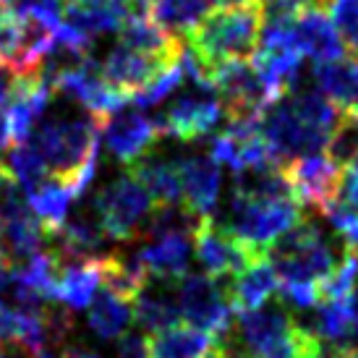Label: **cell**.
<instances>
[{
    "label": "cell",
    "instance_id": "31",
    "mask_svg": "<svg viewBox=\"0 0 358 358\" xmlns=\"http://www.w3.org/2000/svg\"><path fill=\"white\" fill-rule=\"evenodd\" d=\"M118 358H150V332L136 324L118 335Z\"/></svg>",
    "mask_w": 358,
    "mask_h": 358
},
{
    "label": "cell",
    "instance_id": "12",
    "mask_svg": "<svg viewBox=\"0 0 358 358\" xmlns=\"http://www.w3.org/2000/svg\"><path fill=\"white\" fill-rule=\"evenodd\" d=\"M282 170L296 196L303 201V207H314L319 212H324L329 201H335L343 186V173H345V168L338 165L327 152L290 159L288 165H282Z\"/></svg>",
    "mask_w": 358,
    "mask_h": 358
},
{
    "label": "cell",
    "instance_id": "19",
    "mask_svg": "<svg viewBox=\"0 0 358 358\" xmlns=\"http://www.w3.org/2000/svg\"><path fill=\"white\" fill-rule=\"evenodd\" d=\"M141 264L150 278L180 280L191 267L194 236H159L139 249Z\"/></svg>",
    "mask_w": 358,
    "mask_h": 358
},
{
    "label": "cell",
    "instance_id": "18",
    "mask_svg": "<svg viewBox=\"0 0 358 358\" xmlns=\"http://www.w3.org/2000/svg\"><path fill=\"white\" fill-rule=\"evenodd\" d=\"M230 290V301L236 311H249L262 303H267L275 293H280V278L275 267L269 264L267 254L251 259L243 269H238L233 278H225Z\"/></svg>",
    "mask_w": 358,
    "mask_h": 358
},
{
    "label": "cell",
    "instance_id": "16",
    "mask_svg": "<svg viewBox=\"0 0 358 358\" xmlns=\"http://www.w3.org/2000/svg\"><path fill=\"white\" fill-rule=\"evenodd\" d=\"M173 63H178V60L152 58V55L131 50V48L118 42L115 48H110L108 58L102 60L100 71L115 90H120L123 94H129L131 100H134L144 87H150L152 81L157 79L168 66H173Z\"/></svg>",
    "mask_w": 358,
    "mask_h": 358
},
{
    "label": "cell",
    "instance_id": "9",
    "mask_svg": "<svg viewBox=\"0 0 358 358\" xmlns=\"http://www.w3.org/2000/svg\"><path fill=\"white\" fill-rule=\"evenodd\" d=\"M178 301L183 319L215 338L225 335L233 324L236 306L230 301L225 278H212L207 272H186L178 280Z\"/></svg>",
    "mask_w": 358,
    "mask_h": 358
},
{
    "label": "cell",
    "instance_id": "34",
    "mask_svg": "<svg viewBox=\"0 0 358 358\" xmlns=\"http://www.w3.org/2000/svg\"><path fill=\"white\" fill-rule=\"evenodd\" d=\"M10 144V136H8V123H6V113H3V105H0V155L3 150Z\"/></svg>",
    "mask_w": 358,
    "mask_h": 358
},
{
    "label": "cell",
    "instance_id": "11",
    "mask_svg": "<svg viewBox=\"0 0 358 358\" xmlns=\"http://www.w3.org/2000/svg\"><path fill=\"white\" fill-rule=\"evenodd\" d=\"M126 105H120L118 110L102 118L100 136L113 157L120 159L123 165H131L144 157L152 147H157L162 136L157 134L152 118H147L139 108H126Z\"/></svg>",
    "mask_w": 358,
    "mask_h": 358
},
{
    "label": "cell",
    "instance_id": "3",
    "mask_svg": "<svg viewBox=\"0 0 358 358\" xmlns=\"http://www.w3.org/2000/svg\"><path fill=\"white\" fill-rule=\"evenodd\" d=\"M262 16H264V8L259 0L243 3V6L225 3L222 8L209 10L196 24V29L183 40L209 81L222 66H228L233 60H251L257 55Z\"/></svg>",
    "mask_w": 358,
    "mask_h": 358
},
{
    "label": "cell",
    "instance_id": "8",
    "mask_svg": "<svg viewBox=\"0 0 358 358\" xmlns=\"http://www.w3.org/2000/svg\"><path fill=\"white\" fill-rule=\"evenodd\" d=\"M212 84L217 90L220 108L225 120H259L272 100H278L280 92L264 79V73L251 60H233L228 66L215 71Z\"/></svg>",
    "mask_w": 358,
    "mask_h": 358
},
{
    "label": "cell",
    "instance_id": "40",
    "mask_svg": "<svg viewBox=\"0 0 358 358\" xmlns=\"http://www.w3.org/2000/svg\"><path fill=\"white\" fill-rule=\"evenodd\" d=\"M319 3H324V6H327V3H329V0H319Z\"/></svg>",
    "mask_w": 358,
    "mask_h": 358
},
{
    "label": "cell",
    "instance_id": "41",
    "mask_svg": "<svg viewBox=\"0 0 358 358\" xmlns=\"http://www.w3.org/2000/svg\"><path fill=\"white\" fill-rule=\"evenodd\" d=\"M308 358H324V356H308Z\"/></svg>",
    "mask_w": 358,
    "mask_h": 358
},
{
    "label": "cell",
    "instance_id": "7",
    "mask_svg": "<svg viewBox=\"0 0 358 358\" xmlns=\"http://www.w3.org/2000/svg\"><path fill=\"white\" fill-rule=\"evenodd\" d=\"M92 196L97 201L108 236L118 241H134L139 233H144L147 220L155 209L150 189L129 168Z\"/></svg>",
    "mask_w": 358,
    "mask_h": 358
},
{
    "label": "cell",
    "instance_id": "10",
    "mask_svg": "<svg viewBox=\"0 0 358 358\" xmlns=\"http://www.w3.org/2000/svg\"><path fill=\"white\" fill-rule=\"evenodd\" d=\"M194 254L199 259L201 269L212 278H233L251 259L262 257L267 251L251 249L249 243L236 238L222 222L215 217H204L194 233Z\"/></svg>",
    "mask_w": 358,
    "mask_h": 358
},
{
    "label": "cell",
    "instance_id": "22",
    "mask_svg": "<svg viewBox=\"0 0 358 358\" xmlns=\"http://www.w3.org/2000/svg\"><path fill=\"white\" fill-rule=\"evenodd\" d=\"M217 345V338L199 327L173 324L150 335V358H204Z\"/></svg>",
    "mask_w": 358,
    "mask_h": 358
},
{
    "label": "cell",
    "instance_id": "2",
    "mask_svg": "<svg viewBox=\"0 0 358 358\" xmlns=\"http://www.w3.org/2000/svg\"><path fill=\"white\" fill-rule=\"evenodd\" d=\"M97 115L87 113H63L50 110L27 136L34 150L40 152L45 168L52 178L63 180L76 196L90 191L97 168V144H100Z\"/></svg>",
    "mask_w": 358,
    "mask_h": 358
},
{
    "label": "cell",
    "instance_id": "36",
    "mask_svg": "<svg viewBox=\"0 0 358 358\" xmlns=\"http://www.w3.org/2000/svg\"><path fill=\"white\" fill-rule=\"evenodd\" d=\"M60 358H100L97 353H92V350H84V348H66L60 353Z\"/></svg>",
    "mask_w": 358,
    "mask_h": 358
},
{
    "label": "cell",
    "instance_id": "29",
    "mask_svg": "<svg viewBox=\"0 0 358 358\" xmlns=\"http://www.w3.org/2000/svg\"><path fill=\"white\" fill-rule=\"evenodd\" d=\"M327 8L345 45V52L358 60V0H329Z\"/></svg>",
    "mask_w": 358,
    "mask_h": 358
},
{
    "label": "cell",
    "instance_id": "17",
    "mask_svg": "<svg viewBox=\"0 0 358 358\" xmlns=\"http://www.w3.org/2000/svg\"><path fill=\"white\" fill-rule=\"evenodd\" d=\"M180 319L183 314H180L178 301V280L147 278V282L134 299V324H139L152 335V332L178 324Z\"/></svg>",
    "mask_w": 358,
    "mask_h": 358
},
{
    "label": "cell",
    "instance_id": "37",
    "mask_svg": "<svg viewBox=\"0 0 358 358\" xmlns=\"http://www.w3.org/2000/svg\"><path fill=\"white\" fill-rule=\"evenodd\" d=\"M332 358H358V348H356V345L340 348V350H335V356H332Z\"/></svg>",
    "mask_w": 358,
    "mask_h": 358
},
{
    "label": "cell",
    "instance_id": "21",
    "mask_svg": "<svg viewBox=\"0 0 358 358\" xmlns=\"http://www.w3.org/2000/svg\"><path fill=\"white\" fill-rule=\"evenodd\" d=\"M118 42L159 60H180L183 52V40L162 29L152 16H131L118 29Z\"/></svg>",
    "mask_w": 358,
    "mask_h": 358
},
{
    "label": "cell",
    "instance_id": "13",
    "mask_svg": "<svg viewBox=\"0 0 358 358\" xmlns=\"http://www.w3.org/2000/svg\"><path fill=\"white\" fill-rule=\"evenodd\" d=\"M293 37L299 42L301 52L314 63L345 55V45L340 40V31L329 16V8L319 0H308L293 16Z\"/></svg>",
    "mask_w": 358,
    "mask_h": 358
},
{
    "label": "cell",
    "instance_id": "25",
    "mask_svg": "<svg viewBox=\"0 0 358 358\" xmlns=\"http://www.w3.org/2000/svg\"><path fill=\"white\" fill-rule=\"evenodd\" d=\"M87 308H90V314H87L90 329L102 340L118 338L134 324V301L120 299V296H115L113 290L102 288V285Z\"/></svg>",
    "mask_w": 358,
    "mask_h": 358
},
{
    "label": "cell",
    "instance_id": "33",
    "mask_svg": "<svg viewBox=\"0 0 358 358\" xmlns=\"http://www.w3.org/2000/svg\"><path fill=\"white\" fill-rule=\"evenodd\" d=\"M19 73L6 66L3 60H0V105H6V100L10 97V92L16 90V84H19Z\"/></svg>",
    "mask_w": 358,
    "mask_h": 358
},
{
    "label": "cell",
    "instance_id": "4",
    "mask_svg": "<svg viewBox=\"0 0 358 358\" xmlns=\"http://www.w3.org/2000/svg\"><path fill=\"white\" fill-rule=\"evenodd\" d=\"M233 338L251 358H308L324 356L322 340L293 319L290 306L280 296L267 303L241 311L236 324H230Z\"/></svg>",
    "mask_w": 358,
    "mask_h": 358
},
{
    "label": "cell",
    "instance_id": "5",
    "mask_svg": "<svg viewBox=\"0 0 358 358\" xmlns=\"http://www.w3.org/2000/svg\"><path fill=\"white\" fill-rule=\"evenodd\" d=\"M183 79L186 84L180 81L178 90L173 92L168 100L152 108L155 113L150 118L162 139L173 136L178 141H196L207 136L222 115L217 90L212 81L189 73V71H183Z\"/></svg>",
    "mask_w": 358,
    "mask_h": 358
},
{
    "label": "cell",
    "instance_id": "14",
    "mask_svg": "<svg viewBox=\"0 0 358 358\" xmlns=\"http://www.w3.org/2000/svg\"><path fill=\"white\" fill-rule=\"evenodd\" d=\"M131 16H136L131 0H66L60 24L94 42L108 31H118Z\"/></svg>",
    "mask_w": 358,
    "mask_h": 358
},
{
    "label": "cell",
    "instance_id": "6",
    "mask_svg": "<svg viewBox=\"0 0 358 358\" xmlns=\"http://www.w3.org/2000/svg\"><path fill=\"white\" fill-rule=\"evenodd\" d=\"M303 217H306L303 215V201L299 196L257 199V196L233 194L222 225L236 238L249 243L251 249L267 251L272 241L280 238L285 230H290Z\"/></svg>",
    "mask_w": 358,
    "mask_h": 358
},
{
    "label": "cell",
    "instance_id": "38",
    "mask_svg": "<svg viewBox=\"0 0 358 358\" xmlns=\"http://www.w3.org/2000/svg\"><path fill=\"white\" fill-rule=\"evenodd\" d=\"M222 3H228V6H243V3H254V0H222Z\"/></svg>",
    "mask_w": 358,
    "mask_h": 358
},
{
    "label": "cell",
    "instance_id": "35",
    "mask_svg": "<svg viewBox=\"0 0 358 358\" xmlns=\"http://www.w3.org/2000/svg\"><path fill=\"white\" fill-rule=\"evenodd\" d=\"M262 6H280V8H301L308 0H259Z\"/></svg>",
    "mask_w": 358,
    "mask_h": 358
},
{
    "label": "cell",
    "instance_id": "39",
    "mask_svg": "<svg viewBox=\"0 0 358 358\" xmlns=\"http://www.w3.org/2000/svg\"><path fill=\"white\" fill-rule=\"evenodd\" d=\"M204 358H217V350H212V353H209V356H204Z\"/></svg>",
    "mask_w": 358,
    "mask_h": 358
},
{
    "label": "cell",
    "instance_id": "28",
    "mask_svg": "<svg viewBox=\"0 0 358 358\" xmlns=\"http://www.w3.org/2000/svg\"><path fill=\"white\" fill-rule=\"evenodd\" d=\"M73 201H76V194H73L63 180L52 178V176H48V178L42 180L40 186L29 194L31 209H34V215L42 220L45 228H60L66 215H69V209L73 207Z\"/></svg>",
    "mask_w": 358,
    "mask_h": 358
},
{
    "label": "cell",
    "instance_id": "15",
    "mask_svg": "<svg viewBox=\"0 0 358 358\" xmlns=\"http://www.w3.org/2000/svg\"><path fill=\"white\" fill-rule=\"evenodd\" d=\"M178 178L183 201L204 217L215 215L220 199V162L212 152H191L178 157Z\"/></svg>",
    "mask_w": 358,
    "mask_h": 358
},
{
    "label": "cell",
    "instance_id": "26",
    "mask_svg": "<svg viewBox=\"0 0 358 358\" xmlns=\"http://www.w3.org/2000/svg\"><path fill=\"white\" fill-rule=\"evenodd\" d=\"M220 0H152L150 16L173 37L186 40Z\"/></svg>",
    "mask_w": 358,
    "mask_h": 358
},
{
    "label": "cell",
    "instance_id": "30",
    "mask_svg": "<svg viewBox=\"0 0 358 358\" xmlns=\"http://www.w3.org/2000/svg\"><path fill=\"white\" fill-rule=\"evenodd\" d=\"M0 6L19 19H34L50 27L63 21V0H0Z\"/></svg>",
    "mask_w": 358,
    "mask_h": 358
},
{
    "label": "cell",
    "instance_id": "32",
    "mask_svg": "<svg viewBox=\"0 0 358 358\" xmlns=\"http://www.w3.org/2000/svg\"><path fill=\"white\" fill-rule=\"evenodd\" d=\"M340 196L348 201L350 207L358 212V168L348 165L343 173V186H340Z\"/></svg>",
    "mask_w": 358,
    "mask_h": 358
},
{
    "label": "cell",
    "instance_id": "27",
    "mask_svg": "<svg viewBox=\"0 0 358 358\" xmlns=\"http://www.w3.org/2000/svg\"><path fill=\"white\" fill-rule=\"evenodd\" d=\"M0 165L8 173V178L24 189L27 196L50 176L48 168H45V162H42L40 152L34 150L29 141H13V144H8L3 150V155H0Z\"/></svg>",
    "mask_w": 358,
    "mask_h": 358
},
{
    "label": "cell",
    "instance_id": "23",
    "mask_svg": "<svg viewBox=\"0 0 358 358\" xmlns=\"http://www.w3.org/2000/svg\"><path fill=\"white\" fill-rule=\"evenodd\" d=\"M314 81H317L319 90L324 92L340 110L356 108L358 105V60L356 58L340 55V58L317 63Z\"/></svg>",
    "mask_w": 358,
    "mask_h": 358
},
{
    "label": "cell",
    "instance_id": "24",
    "mask_svg": "<svg viewBox=\"0 0 358 358\" xmlns=\"http://www.w3.org/2000/svg\"><path fill=\"white\" fill-rule=\"evenodd\" d=\"M100 257L87 259V262H76V264L55 272V299L63 301L71 308L90 306V301L94 299V293L100 290Z\"/></svg>",
    "mask_w": 358,
    "mask_h": 358
},
{
    "label": "cell",
    "instance_id": "20",
    "mask_svg": "<svg viewBox=\"0 0 358 358\" xmlns=\"http://www.w3.org/2000/svg\"><path fill=\"white\" fill-rule=\"evenodd\" d=\"M126 168L150 189L155 204H176V201H183V191H180V178H178V157L162 155L159 150L152 147L144 157H139L136 162L126 165Z\"/></svg>",
    "mask_w": 358,
    "mask_h": 358
},
{
    "label": "cell",
    "instance_id": "1",
    "mask_svg": "<svg viewBox=\"0 0 358 358\" xmlns=\"http://www.w3.org/2000/svg\"><path fill=\"white\" fill-rule=\"evenodd\" d=\"M348 249L322 233L311 220H301L280 238L269 243L267 259L280 278V299L288 306L311 308L319 301V290L345 262Z\"/></svg>",
    "mask_w": 358,
    "mask_h": 358
}]
</instances>
